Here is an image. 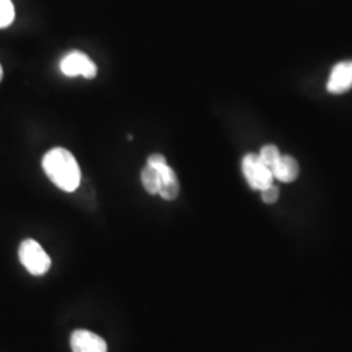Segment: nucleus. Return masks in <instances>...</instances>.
I'll use <instances>...</instances> for the list:
<instances>
[{"label": "nucleus", "instance_id": "1", "mask_svg": "<svg viewBox=\"0 0 352 352\" xmlns=\"http://www.w3.org/2000/svg\"><path fill=\"white\" fill-rule=\"evenodd\" d=\"M45 174L64 192H75L81 183V170L75 155L64 148H54L42 160Z\"/></svg>", "mask_w": 352, "mask_h": 352}, {"label": "nucleus", "instance_id": "2", "mask_svg": "<svg viewBox=\"0 0 352 352\" xmlns=\"http://www.w3.org/2000/svg\"><path fill=\"white\" fill-rule=\"evenodd\" d=\"M20 263L32 276H45L51 267L50 256L33 239H26L19 248Z\"/></svg>", "mask_w": 352, "mask_h": 352}, {"label": "nucleus", "instance_id": "3", "mask_svg": "<svg viewBox=\"0 0 352 352\" xmlns=\"http://www.w3.org/2000/svg\"><path fill=\"white\" fill-rule=\"evenodd\" d=\"M243 175L245 177L250 187L254 190H264L265 188L273 186L274 176L270 168L260 160L258 154L250 153L243 158L241 162Z\"/></svg>", "mask_w": 352, "mask_h": 352}, {"label": "nucleus", "instance_id": "4", "mask_svg": "<svg viewBox=\"0 0 352 352\" xmlns=\"http://www.w3.org/2000/svg\"><path fill=\"white\" fill-rule=\"evenodd\" d=\"M60 71L68 77L82 76L85 78H93L97 76V65L89 58L87 54L81 51H72L67 54L60 60Z\"/></svg>", "mask_w": 352, "mask_h": 352}, {"label": "nucleus", "instance_id": "5", "mask_svg": "<svg viewBox=\"0 0 352 352\" xmlns=\"http://www.w3.org/2000/svg\"><path fill=\"white\" fill-rule=\"evenodd\" d=\"M72 352H107L106 340L89 330H75L71 336Z\"/></svg>", "mask_w": 352, "mask_h": 352}, {"label": "nucleus", "instance_id": "6", "mask_svg": "<svg viewBox=\"0 0 352 352\" xmlns=\"http://www.w3.org/2000/svg\"><path fill=\"white\" fill-rule=\"evenodd\" d=\"M327 88L331 94H342L352 89V60L340 62L334 65Z\"/></svg>", "mask_w": 352, "mask_h": 352}, {"label": "nucleus", "instance_id": "7", "mask_svg": "<svg viewBox=\"0 0 352 352\" xmlns=\"http://www.w3.org/2000/svg\"><path fill=\"white\" fill-rule=\"evenodd\" d=\"M153 167H157L161 174V188L158 195L167 201L175 200L180 192V184H179L175 171L168 166V164L153 166Z\"/></svg>", "mask_w": 352, "mask_h": 352}, {"label": "nucleus", "instance_id": "8", "mask_svg": "<svg viewBox=\"0 0 352 352\" xmlns=\"http://www.w3.org/2000/svg\"><path fill=\"white\" fill-rule=\"evenodd\" d=\"M272 174L282 183H291L299 175V164L294 157L282 155L279 162L272 168Z\"/></svg>", "mask_w": 352, "mask_h": 352}, {"label": "nucleus", "instance_id": "9", "mask_svg": "<svg viewBox=\"0 0 352 352\" xmlns=\"http://www.w3.org/2000/svg\"><path fill=\"white\" fill-rule=\"evenodd\" d=\"M141 182L149 195H158L161 188V174L157 167L146 164L141 171Z\"/></svg>", "mask_w": 352, "mask_h": 352}, {"label": "nucleus", "instance_id": "10", "mask_svg": "<svg viewBox=\"0 0 352 352\" xmlns=\"http://www.w3.org/2000/svg\"><path fill=\"white\" fill-rule=\"evenodd\" d=\"M258 157L272 171V168L279 162L282 154L276 145H265L258 153Z\"/></svg>", "mask_w": 352, "mask_h": 352}, {"label": "nucleus", "instance_id": "11", "mask_svg": "<svg viewBox=\"0 0 352 352\" xmlns=\"http://www.w3.org/2000/svg\"><path fill=\"white\" fill-rule=\"evenodd\" d=\"M14 20V7L11 0H0V29L8 28Z\"/></svg>", "mask_w": 352, "mask_h": 352}, {"label": "nucleus", "instance_id": "12", "mask_svg": "<svg viewBox=\"0 0 352 352\" xmlns=\"http://www.w3.org/2000/svg\"><path fill=\"white\" fill-rule=\"evenodd\" d=\"M261 197H263V201L266 204H274L279 199V189L273 184V186L265 188L264 190H261Z\"/></svg>", "mask_w": 352, "mask_h": 352}, {"label": "nucleus", "instance_id": "13", "mask_svg": "<svg viewBox=\"0 0 352 352\" xmlns=\"http://www.w3.org/2000/svg\"><path fill=\"white\" fill-rule=\"evenodd\" d=\"M167 164V161H166L164 155L160 154V153H154V154L149 155V158H148V164H151V166H161V164Z\"/></svg>", "mask_w": 352, "mask_h": 352}, {"label": "nucleus", "instance_id": "14", "mask_svg": "<svg viewBox=\"0 0 352 352\" xmlns=\"http://www.w3.org/2000/svg\"><path fill=\"white\" fill-rule=\"evenodd\" d=\"M1 78H3V68H1V65H0V81H1Z\"/></svg>", "mask_w": 352, "mask_h": 352}]
</instances>
